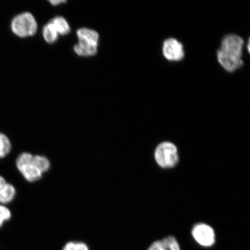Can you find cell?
Returning a JSON list of instances; mask_svg holds the SVG:
<instances>
[{
  "instance_id": "8992f818",
  "label": "cell",
  "mask_w": 250,
  "mask_h": 250,
  "mask_svg": "<svg viewBox=\"0 0 250 250\" xmlns=\"http://www.w3.org/2000/svg\"><path fill=\"white\" fill-rule=\"evenodd\" d=\"M162 54L167 60L170 62H180L185 57L183 43L174 38H168L164 41Z\"/></svg>"
},
{
  "instance_id": "e0dca14e",
  "label": "cell",
  "mask_w": 250,
  "mask_h": 250,
  "mask_svg": "<svg viewBox=\"0 0 250 250\" xmlns=\"http://www.w3.org/2000/svg\"><path fill=\"white\" fill-rule=\"evenodd\" d=\"M49 2L53 5H57L62 4V3L65 2V1H63V0H61V1L56 0V1H49Z\"/></svg>"
},
{
  "instance_id": "ac0fdd59",
  "label": "cell",
  "mask_w": 250,
  "mask_h": 250,
  "mask_svg": "<svg viewBox=\"0 0 250 250\" xmlns=\"http://www.w3.org/2000/svg\"><path fill=\"white\" fill-rule=\"evenodd\" d=\"M250 40H249V41H248V52H250Z\"/></svg>"
},
{
  "instance_id": "8fae6325",
  "label": "cell",
  "mask_w": 250,
  "mask_h": 250,
  "mask_svg": "<svg viewBox=\"0 0 250 250\" xmlns=\"http://www.w3.org/2000/svg\"><path fill=\"white\" fill-rule=\"evenodd\" d=\"M55 27L59 34L64 36L70 33V27L65 19L62 17H56L50 21Z\"/></svg>"
},
{
  "instance_id": "9c48e42d",
  "label": "cell",
  "mask_w": 250,
  "mask_h": 250,
  "mask_svg": "<svg viewBox=\"0 0 250 250\" xmlns=\"http://www.w3.org/2000/svg\"><path fill=\"white\" fill-rule=\"evenodd\" d=\"M77 34L80 42L98 46L99 35L97 31L87 28H81L77 30Z\"/></svg>"
},
{
  "instance_id": "2e32d148",
  "label": "cell",
  "mask_w": 250,
  "mask_h": 250,
  "mask_svg": "<svg viewBox=\"0 0 250 250\" xmlns=\"http://www.w3.org/2000/svg\"><path fill=\"white\" fill-rule=\"evenodd\" d=\"M11 212L4 205L0 204V228L4 225L5 221L10 220Z\"/></svg>"
},
{
  "instance_id": "5bb4252c",
  "label": "cell",
  "mask_w": 250,
  "mask_h": 250,
  "mask_svg": "<svg viewBox=\"0 0 250 250\" xmlns=\"http://www.w3.org/2000/svg\"><path fill=\"white\" fill-rule=\"evenodd\" d=\"M33 162L42 174L48 171L51 167V164L48 158L42 155H33Z\"/></svg>"
},
{
  "instance_id": "7a4b0ae2",
  "label": "cell",
  "mask_w": 250,
  "mask_h": 250,
  "mask_svg": "<svg viewBox=\"0 0 250 250\" xmlns=\"http://www.w3.org/2000/svg\"><path fill=\"white\" fill-rule=\"evenodd\" d=\"M11 29L16 36L21 38L33 36L37 30L36 19L29 12L18 14L12 19Z\"/></svg>"
},
{
  "instance_id": "ba28073f",
  "label": "cell",
  "mask_w": 250,
  "mask_h": 250,
  "mask_svg": "<svg viewBox=\"0 0 250 250\" xmlns=\"http://www.w3.org/2000/svg\"><path fill=\"white\" fill-rule=\"evenodd\" d=\"M148 250H181V248L176 237L169 236L153 242Z\"/></svg>"
},
{
  "instance_id": "4fadbf2b",
  "label": "cell",
  "mask_w": 250,
  "mask_h": 250,
  "mask_svg": "<svg viewBox=\"0 0 250 250\" xmlns=\"http://www.w3.org/2000/svg\"><path fill=\"white\" fill-rule=\"evenodd\" d=\"M11 149L10 140L5 134L0 132V159L7 156L10 153Z\"/></svg>"
},
{
  "instance_id": "277c9868",
  "label": "cell",
  "mask_w": 250,
  "mask_h": 250,
  "mask_svg": "<svg viewBox=\"0 0 250 250\" xmlns=\"http://www.w3.org/2000/svg\"><path fill=\"white\" fill-rule=\"evenodd\" d=\"M33 156L29 152L21 153L16 162L19 171L29 182L39 180L43 174L34 165Z\"/></svg>"
},
{
  "instance_id": "7c38bea8",
  "label": "cell",
  "mask_w": 250,
  "mask_h": 250,
  "mask_svg": "<svg viewBox=\"0 0 250 250\" xmlns=\"http://www.w3.org/2000/svg\"><path fill=\"white\" fill-rule=\"evenodd\" d=\"M42 34L46 42L50 43L56 42L58 39L59 34L51 22L46 24L43 27Z\"/></svg>"
},
{
  "instance_id": "30bf717a",
  "label": "cell",
  "mask_w": 250,
  "mask_h": 250,
  "mask_svg": "<svg viewBox=\"0 0 250 250\" xmlns=\"http://www.w3.org/2000/svg\"><path fill=\"white\" fill-rule=\"evenodd\" d=\"M74 49L75 52L81 56H93L98 52V46L90 45L80 41L77 44L74 46Z\"/></svg>"
},
{
  "instance_id": "52a82bcc",
  "label": "cell",
  "mask_w": 250,
  "mask_h": 250,
  "mask_svg": "<svg viewBox=\"0 0 250 250\" xmlns=\"http://www.w3.org/2000/svg\"><path fill=\"white\" fill-rule=\"evenodd\" d=\"M15 195L16 189L14 186L8 183L4 177L0 176V203L4 205L11 202Z\"/></svg>"
},
{
  "instance_id": "5b68a950",
  "label": "cell",
  "mask_w": 250,
  "mask_h": 250,
  "mask_svg": "<svg viewBox=\"0 0 250 250\" xmlns=\"http://www.w3.org/2000/svg\"><path fill=\"white\" fill-rule=\"evenodd\" d=\"M192 235L199 245L205 248H210L215 242L214 230L208 224L199 223L195 225L192 230Z\"/></svg>"
},
{
  "instance_id": "3957f363",
  "label": "cell",
  "mask_w": 250,
  "mask_h": 250,
  "mask_svg": "<svg viewBox=\"0 0 250 250\" xmlns=\"http://www.w3.org/2000/svg\"><path fill=\"white\" fill-rule=\"evenodd\" d=\"M154 157L159 167L166 168L176 167L179 161L177 146L169 142L159 144L155 149Z\"/></svg>"
},
{
  "instance_id": "9a60e30c",
  "label": "cell",
  "mask_w": 250,
  "mask_h": 250,
  "mask_svg": "<svg viewBox=\"0 0 250 250\" xmlns=\"http://www.w3.org/2000/svg\"><path fill=\"white\" fill-rule=\"evenodd\" d=\"M62 250H89L85 243L79 242H70L65 244Z\"/></svg>"
},
{
  "instance_id": "6da1fadb",
  "label": "cell",
  "mask_w": 250,
  "mask_h": 250,
  "mask_svg": "<svg viewBox=\"0 0 250 250\" xmlns=\"http://www.w3.org/2000/svg\"><path fill=\"white\" fill-rule=\"evenodd\" d=\"M245 42L234 34H228L222 39L217 52V60L228 73H233L243 66L242 53Z\"/></svg>"
}]
</instances>
